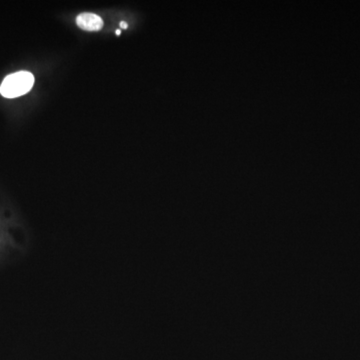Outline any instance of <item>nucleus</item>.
<instances>
[{
    "label": "nucleus",
    "instance_id": "obj_1",
    "mask_svg": "<svg viewBox=\"0 0 360 360\" xmlns=\"http://www.w3.org/2000/svg\"><path fill=\"white\" fill-rule=\"evenodd\" d=\"M34 76L28 71L9 74L0 85V93L6 98H16L27 95L34 88Z\"/></svg>",
    "mask_w": 360,
    "mask_h": 360
},
{
    "label": "nucleus",
    "instance_id": "obj_2",
    "mask_svg": "<svg viewBox=\"0 0 360 360\" xmlns=\"http://www.w3.org/2000/svg\"><path fill=\"white\" fill-rule=\"evenodd\" d=\"M76 25L85 32H99L104 27V22L97 14L84 13L79 14L76 18Z\"/></svg>",
    "mask_w": 360,
    "mask_h": 360
},
{
    "label": "nucleus",
    "instance_id": "obj_3",
    "mask_svg": "<svg viewBox=\"0 0 360 360\" xmlns=\"http://www.w3.org/2000/svg\"><path fill=\"white\" fill-rule=\"evenodd\" d=\"M120 27L123 28V29H127L128 25H127V23L125 22V21H121Z\"/></svg>",
    "mask_w": 360,
    "mask_h": 360
},
{
    "label": "nucleus",
    "instance_id": "obj_4",
    "mask_svg": "<svg viewBox=\"0 0 360 360\" xmlns=\"http://www.w3.org/2000/svg\"><path fill=\"white\" fill-rule=\"evenodd\" d=\"M116 34H118V35H120L121 34V30L120 29L116 30Z\"/></svg>",
    "mask_w": 360,
    "mask_h": 360
}]
</instances>
